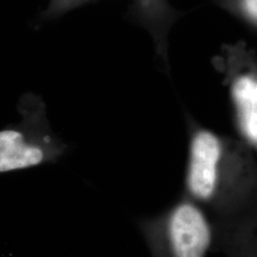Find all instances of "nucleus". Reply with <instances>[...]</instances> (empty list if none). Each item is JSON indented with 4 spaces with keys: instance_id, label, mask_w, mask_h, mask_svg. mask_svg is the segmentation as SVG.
I'll return each mask as SVG.
<instances>
[{
    "instance_id": "f257e3e1",
    "label": "nucleus",
    "mask_w": 257,
    "mask_h": 257,
    "mask_svg": "<svg viewBox=\"0 0 257 257\" xmlns=\"http://www.w3.org/2000/svg\"><path fill=\"white\" fill-rule=\"evenodd\" d=\"M222 145L209 131L198 132L192 140L187 183L189 191L199 200H210L218 183Z\"/></svg>"
},
{
    "instance_id": "f03ea898",
    "label": "nucleus",
    "mask_w": 257,
    "mask_h": 257,
    "mask_svg": "<svg viewBox=\"0 0 257 257\" xmlns=\"http://www.w3.org/2000/svg\"><path fill=\"white\" fill-rule=\"evenodd\" d=\"M168 235L175 257H204L211 244L209 223L202 211L191 203H182L173 211Z\"/></svg>"
},
{
    "instance_id": "7ed1b4c3",
    "label": "nucleus",
    "mask_w": 257,
    "mask_h": 257,
    "mask_svg": "<svg viewBox=\"0 0 257 257\" xmlns=\"http://www.w3.org/2000/svg\"><path fill=\"white\" fill-rule=\"evenodd\" d=\"M48 153L19 131L0 132V174L37 167L46 161Z\"/></svg>"
},
{
    "instance_id": "20e7f679",
    "label": "nucleus",
    "mask_w": 257,
    "mask_h": 257,
    "mask_svg": "<svg viewBox=\"0 0 257 257\" xmlns=\"http://www.w3.org/2000/svg\"><path fill=\"white\" fill-rule=\"evenodd\" d=\"M239 127L248 141L257 146V78L241 75L231 86Z\"/></svg>"
},
{
    "instance_id": "39448f33",
    "label": "nucleus",
    "mask_w": 257,
    "mask_h": 257,
    "mask_svg": "<svg viewBox=\"0 0 257 257\" xmlns=\"http://www.w3.org/2000/svg\"><path fill=\"white\" fill-rule=\"evenodd\" d=\"M243 5L248 16L257 20V0H243Z\"/></svg>"
},
{
    "instance_id": "423d86ee",
    "label": "nucleus",
    "mask_w": 257,
    "mask_h": 257,
    "mask_svg": "<svg viewBox=\"0 0 257 257\" xmlns=\"http://www.w3.org/2000/svg\"><path fill=\"white\" fill-rule=\"evenodd\" d=\"M256 257H257V255H256Z\"/></svg>"
}]
</instances>
